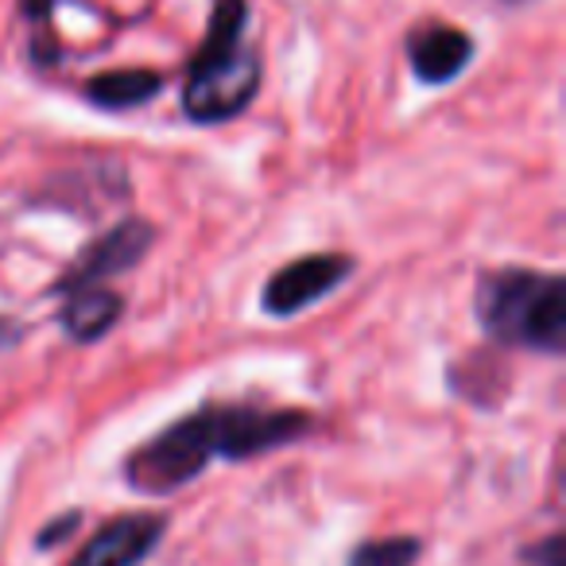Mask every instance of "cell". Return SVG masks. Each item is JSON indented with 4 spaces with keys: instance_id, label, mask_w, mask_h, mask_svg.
<instances>
[{
    "instance_id": "cell-1",
    "label": "cell",
    "mask_w": 566,
    "mask_h": 566,
    "mask_svg": "<svg viewBox=\"0 0 566 566\" xmlns=\"http://www.w3.org/2000/svg\"><path fill=\"white\" fill-rule=\"evenodd\" d=\"M260 86V59L244 48V0H218L202 51L182 90V109L202 125L229 120L252 102Z\"/></svg>"
},
{
    "instance_id": "cell-2",
    "label": "cell",
    "mask_w": 566,
    "mask_h": 566,
    "mask_svg": "<svg viewBox=\"0 0 566 566\" xmlns=\"http://www.w3.org/2000/svg\"><path fill=\"white\" fill-rule=\"evenodd\" d=\"M481 326L504 346L558 354L566 346V287L558 275L501 272L481 287Z\"/></svg>"
},
{
    "instance_id": "cell-3",
    "label": "cell",
    "mask_w": 566,
    "mask_h": 566,
    "mask_svg": "<svg viewBox=\"0 0 566 566\" xmlns=\"http://www.w3.org/2000/svg\"><path fill=\"white\" fill-rule=\"evenodd\" d=\"M210 458H221L218 411H198V416L179 419L151 442H144L128 458L125 478L140 493H171V489L187 485L190 478H198Z\"/></svg>"
},
{
    "instance_id": "cell-4",
    "label": "cell",
    "mask_w": 566,
    "mask_h": 566,
    "mask_svg": "<svg viewBox=\"0 0 566 566\" xmlns=\"http://www.w3.org/2000/svg\"><path fill=\"white\" fill-rule=\"evenodd\" d=\"M349 260L334 256V252H315V256L292 260L287 268L268 280L264 287V311L268 315H295V311L311 307L315 300L331 295L342 280L349 275Z\"/></svg>"
},
{
    "instance_id": "cell-5",
    "label": "cell",
    "mask_w": 566,
    "mask_h": 566,
    "mask_svg": "<svg viewBox=\"0 0 566 566\" xmlns=\"http://www.w3.org/2000/svg\"><path fill=\"white\" fill-rule=\"evenodd\" d=\"M148 244H151V226H148V221H120L117 229H109L102 241H94L86 252H82L78 264H74L71 272L63 275L59 292L97 287V283H105L109 275L133 268L136 260L148 252Z\"/></svg>"
},
{
    "instance_id": "cell-6",
    "label": "cell",
    "mask_w": 566,
    "mask_h": 566,
    "mask_svg": "<svg viewBox=\"0 0 566 566\" xmlns=\"http://www.w3.org/2000/svg\"><path fill=\"white\" fill-rule=\"evenodd\" d=\"M159 535H164V520L148 516V512H133L113 524H105L86 547L74 555L71 566H136L156 551Z\"/></svg>"
},
{
    "instance_id": "cell-7",
    "label": "cell",
    "mask_w": 566,
    "mask_h": 566,
    "mask_svg": "<svg viewBox=\"0 0 566 566\" xmlns=\"http://www.w3.org/2000/svg\"><path fill=\"white\" fill-rule=\"evenodd\" d=\"M470 55H473L470 35L458 32V28H423V32H416L408 40L411 71H416L419 82H431V86L462 74Z\"/></svg>"
},
{
    "instance_id": "cell-8",
    "label": "cell",
    "mask_w": 566,
    "mask_h": 566,
    "mask_svg": "<svg viewBox=\"0 0 566 566\" xmlns=\"http://www.w3.org/2000/svg\"><path fill=\"white\" fill-rule=\"evenodd\" d=\"M66 295H71V303L63 307V331L74 342H97L120 318V295L109 292L105 283L78 287V292H66Z\"/></svg>"
},
{
    "instance_id": "cell-9",
    "label": "cell",
    "mask_w": 566,
    "mask_h": 566,
    "mask_svg": "<svg viewBox=\"0 0 566 566\" xmlns=\"http://www.w3.org/2000/svg\"><path fill=\"white\" fill-rule=\"evenodd\" d=\"M159 90V74L151 71H117V74H102L86 86L90 102L105 105V109H133V105L151 102Z\"/></svg>"
},
{
    "instance_id": "cell-10",
    "label": "cell",
    "mask_w": 566,
    "mask_h": 566,
    "mask_svg": "<svg viewBox=\"0 0 566 566\" xmlns=\"http://www.w3.org/2000/svg\"><path fill=\"white\" fill-rule=\"evenodd\" d=\"M419 558V539L392 535V539H369L349 555V566H411Z\"/></svg>"
},
{
    "instance_id": "cell-11",
    "label": "cell",
    "mask_w": 566,
    "mask_h": 566,
    "mask_svg": "<svg viewBox=\"0 0 566 566\" xmlns=\"http://www.w3.org/2000/svg\"><path fill=\"white\" fill-rule=\"evenodd\" d=\"M74 524H78V516H63L59 524H51L48 535H40V547H55V543L66 535V527H74Z\"/></svg>"
},
{
    "instance_id": "cell-12",
    "label": "cell",
    "mask_w": 566,
    "mask_h": 566,
    "mask_svg": "<svg viewBox=\"0 0 566 566\" xmlns=\"http://www.w3.org/2000/svg\"><path fill=\"white\" fill-rule=\"evenodd\" d=\"M558 555H563V539H558V535H551V539L543 543V566H558V563H563Z\"/></svg>"
}]
</instances>
